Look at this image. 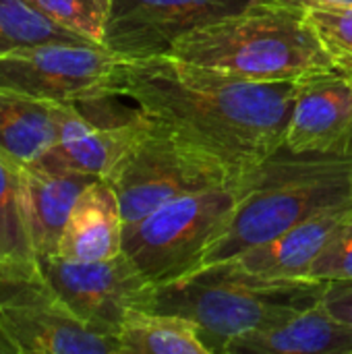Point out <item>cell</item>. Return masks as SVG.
Here are the masks:
<instances>
[{"label":"cell","mask_w":352,"mask_h":354,"mask_svg":"<svg viewBox=\"0 0 352 354\" xmlns=\"http://www.w3.org/2000/svg\"><path fill=\"white\" fill-rule=\"evenodd\" d=\"M85 104L89 108L54 102L56 145L37 166L68 168L106 178L149 124L147 114L139 108L98 116L91 104Z\"/></svg>","instance_id":"cell-11"},{"label":"cell","mask_w":352,"mask_h":354,"mask_svg":"<svg viewBox=\"0 0 352 354\" xmlns=\"http://www.w3.org/2000/svg\"><path fill=\"white\" fill-rule=\"evenodd\" d=\"M39 266L66 305L98 334L116 338L131 311H151L156 284L124 251L100 261L50 257Z\"/></svg>","instance_id":"cell-9"},{"label":"cell","mask_w":352,"mask_h":354,"mask_svg":"<svg viewBox=\"0 0 352 354\" xmlns=\"http://www.w3.org/2000/svg\"><path fill=\"white\" fill-rule=\"evenodd\" d=\"M168 54L253 81H297L336 68L305 6L280 0L199 27Z\"/></svg>","instance_id":"cell-3"},{"label":"cell","mask_w":352,"mask_h":354,"mask_svg":"<svg viewBox=\"0 0 352 354\" xmlns=\"http://www.w3.org/2000/svg\"><path fill=\"white\" fill-rule=\"evenodd\" d=\"M297 93L284 145L295 151L352 149V77L332 68L295 81Z\"/></svg>","instance_id":"cell-12"},{"label":"cell","mask_w":352,"mask_h":354,"mask_svg":"<svg viewBox=\"0 0 352 354\" xmlns=\"http://www.w3.org/2000/svg\"><path fill=\"white\" fill-rule=\"evenodd\" d=\"M297 6H313V4H334V6H352V0H280Z\"/></svg>","instance_id":"cell-25"},{"label":"cell","mask_w":352,"mask_h":354,"mask_svg":"<svg viewBox=\"0 0 352 354\" xmlns=\"http://www.w3.org/2000/svg\"><path fill=\"white\" fill-rule=\"evenodd\" d=\"M54 23L102 44L110 0H27Z\"/></svg>","instance_id":"cell-21"},{"label":"cell","mask_w":352,"mask_h":354,"mask_svg":"<svg viewBox=\"0 0 352 354\" xmlns=\"http://www.w3.org/2000/svg\"><path fill=\"white\" fill-rule=\"evenodd\" d=\"M222 354H352V326L322 299L288 319L230 340Z\"/></svg>","instance_id":"cell-14"},{"label":"cell","mask_w":352,"mask_h":354,"mask_svg":"<svg viewBox=\"0 0 352 354\" xmlns=\"http://www.w3.org/2000/svg\"><path fill=\"white\" fill-rule=\"evenodd\" d=\"M116 340L120 354H212L195 322L149 309L131 311Z\"/></svg>","instance_id":"cell-18"},{"label":"cell","mask_w":352,"mask_h":354,"mask_svg":"<svg viewBox=\"0 0 352 354\" xmlns=\"http://www.w3.org/2000/svg\"><path fill=\"white\" fill-rule=\"evenodd\" d=\"M247 189L245 176L168 201L124 224L122 251L156 286L174 282L197 270L210 247L226 232Z\"/></svg>","instance_id":"cell-5"},{"label":"cell","mask_w":352,"mask_h":354,"mask_svg":"<svg viewBox=\"0 0 352 354\" xmlns=\"http://www.w3.org/2000/svg\"><path fill=\"white\" fill-rule=\"evenodd\" d=\"M44 41L95 44L54 23L27 0H0V56L15 48Z\"/></svg>","instance_id":"cell-20"},{"label":"cell","mask_w":352,"mask_h":354,"mask_svg":"<svg viewBox=\"0 0 352 354\" xmlns=\"http://www.w3.org/2000/svg\"><path fill=\"white\" fill-rule=\"evenodd\" d=\"M54 145V102L0 87V151L19 166H37Z\"/></svg>","instance_id":"cell-17"},{"label":"cell","mask_w":352,"mask_h":354,"mask_svg":"<svg viewBox=\"0 0 352 354\" xmlns=\"http://www.w3.org/2000/svg\"><path fill=\"white\" fill-rule=\"evenodd\" d=\"M118 60L102 44H31L0 56V87L56 104L116 97Z\"/></svg>","instance_id":"cell-8"},{"label":"cell","mask_w":352,"mask_h":354,"mask_svg":"<svg viewBox=\"0 0 352 354\" xmlns=\"http://www.w3.org/2000/svg\"><path fill=\"white\" fill-rule=\"evenodd\" d=\"M326 288L328 282L272 280L253 276L234 261H220L156 286L151 311L189 317L212 354H222L230 340L319 303Z\"/></svg>","instance_id":"cell-4"},{"label":"cell","mask_w":352,"mask_h":354,"mask_svg":"<svg viewBox=\"0 0 352 354\" xmlns=\"http://www.w3.org/2000/svg\"><path fill=\"white\" fill-rule=\"evenodd\" d=\"M307 278L319 282H352V212L336 226L328 245L311 263Z\"/></svg>","instance_id":"cell-23"},{"label":"cell","mask_w":352,"mask_h":354,"mask_svg":"<svg viewBox=\"0 0 352 354\" xmlns=\"http://www.w3.org/2000/svg\"><path fill=\"white\" fill-rule=\"evenodd\" d=\"M0 332L17 354H120L66 305L37 259H0Z\"/></svg>","instance_id":"cell-6"},{"label":"cell","mask_w":352,"mask_h":354,"mask_svg":"<svg viewBox=\"0 0 352 354\" xmlns=\"http://www.w3.org/2000/svg\"><path fill=\"white\" fill-rule=\"evenodd\" d=\"M21 176L25 220L35 259L58 257L60 236L73 205L98 176L54 166H23Z\"/></svg>","instance_id":"cell-13"},{"label":"cell","mask_w":352,"mask_h":354,"mask_svg":"<svg viewBox=\"0 0 352 354\" xmlns=\"http://www.w3.org/2000/svg\"><path fill=\"white\" fill-rule=\"evenodd\" d=\"M124 220L118 197L108 180L95 178L79 195L58 245L68 261H100L122 251Z\"/></svg>","instance_id":"cell-16"},{"label":"cell","mask_w":352,"mask_h":354,"mask_svg":"<svg viewBox=\"0 0 352 354\" xmlns=\"http://www.w3.org/2000/svg\"><path fill=\"white\" fill-rule=\"evenodd\" d=\"M349 212H352V203L326 207L309 216L307 220L290 226L276 239L253 247L228 261H234L245 272L261 278H307L311 263L328 245L336 226L344 220Z\"/></svg>","instance_id":"cell-15"},{"label":"cell","mask_w":352,"mask_h":354,"mask_svg":"<svg viewBox=\"0 0 352 354\" xmlns=\"http://www.w3.org/2000/svg\"><path fill=\"white\" fill-rule=\"evenodd\" d=\"M0 354H17L15 353V348H12V344L4 338L2 332H0Z\"/></svg>","instance_id":"cell-26"},{"label":"cell","mask_w":352,"mask_h":354,"mask_svg":"<svg viewBox=\"0 0 352 354\" xmlns=\"http://www.w3.org/2000/svg\"><path fill=\"white\" fill-rule=\"evenodd\" d=\"M305 12L317 37L322 39V44L334 58V64L351 60L352 6L313 4V6H305Z\"/></svg>","instance_id":"cell-22"},{"label":"cell","mask_w":352,"mask_h":354,"mask_svg":"<svg viewBox=\"0 0 352 354\" xmlns=\"http://www.w3.org/2000/svg\"><path fill=\"white\" fill-rule=\"evenodd\" d=\"M274 0H110L102 46L120 58L168 54L187 33Z\"/></svg>","instance_id":"cell-10"},{"label":"cell","mask_w":352,"mask_h":354,"mask_svg":"<svg viewBox=\"0 0 352 354\" xmlns=\"http://www.w3.org/2000/svg\"><path fill=\"white\" fill-rule=\"evenodd\" d=\"M104 180L110 183L118 197L124 224H131L168 201L237 183L239 178L149 118L143 135Z\"/></svg>","instance_id":"cell-7"},{"label":"cell","mask_w":352,"mask_h":354,"mask_svg":"<svg viewBox=\"0 0 352 354\" xmlns=\"http://www.w3.org/2000/svg\"><path fill=\"white\" fill-rule=\"evenodd\" d=\"M295 81H253L172 54L120 58L114 95L245 178L286 135Z\"/></svg>","instance_id":"cell-1"},{"label":"cell","mask_w":352,"mask_h":354,"mask_svg":"<svg viewBox=\"0 0 352 354\" xmlns=\"http://www.w3.org/2000/svg\"><path fill=\"white\" fill-rule=\"evenodd\" d=\"M247 195L226 232L197 270L234 259L326 207L352 203V149L317 153L295 151L282 143L247 174Z\"/></svg>","instance_id":"cell-2"},{"label":"cell","mask_w":352,"mask_h":354,"mask_svg":"<svg viewBox=\"0 0 352 354\" xmlns=\"http://www.w3.org/2000/svg\"><path fill=\"white\" fill-rule=\"evenodd\" d=\"M21 168L0 151V259H35L25 220Z\"/></svg>","instance_id":"cell-19"},{"label":"cell","mask_w":352,"mask_h":354,"mask_svg":"<svg viewBox=\"0 0 352 354\" xmlns=\"http://www.w3.org/2000/svg\"><path fill=\"white\" fill-rule=\"evenodd\" d=\"M336 68H338V71H342V73H346V75H351V77H352V58H351V60H344V62H340V64H336Z\"/></svg>","instance_id":"cell-27"},{"label":"cell","mask_w":352,"mask_h":354,"mask_svg":"<svg viewBox=\"0 0 352 354\" xmlns=\"http://www.w3.org/2000/svg\"><path fill=\"white\" fill-rule=\"evenodd\" d=\"M324 303L352 326V282H328Z\"/></svg>","instance_id":"cell-24"}]
</instances>
